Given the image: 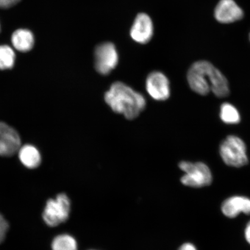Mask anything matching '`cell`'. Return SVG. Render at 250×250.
I'll use <instances>...</instances> for the list:
<instances>
[{"label": "cell", "instance_id": "1", "mask_svg": "<svg viewBox=\"0 0 250 250\" xmlns=\"http://www.w3.org/2000/svg\"><path fill=\"white\" fill-rule=\"evenodd\" d=\"M187 80L193 91L205 96L212 92L218 98L229 94L227 78L210 62L202 61L193 63L187 74Z\"/></svg>", "mask_w": 250, "mask_h": 250}, {"label": "cell", "instance_id": "2", "mask_svg": "<svg viewBox=\"0 0 250 250\" xmlns=\"http://www.w3.org/2000/svg\"><path fill=\"white\" fill-rule=\"evenodd\" d=\"M104 100L112 111L123 114L128 120L138 117L146 105V99L142 94L121 82L112 84L105 93Z\"/></svg>", "mask_w": 250, "mask_h": 250}, {"label": "cell", "instance_id": "3", "mask_svg": "<svg viewBox=\"0 0 250 250\" xmlns=\"http://www.w3.org/2000/svg\"><path fill=\"white\" fill-rule=\"evenodd\" d=\"M70 210L69 198L65 193H59L55 198L46 201L42 211V220L47 226L56 227L68 220Z\"/></svg>", "mask_w": 250, "mask_h": 250}, {"label": "cell", "instance_id": "4", "mask_svg": "<svg viewBox=\"0 0 250 250\" xmlns=\"http://www.w3.org/2000/svg\"><path fill=\"white\" fill-rule=\"evenodd\" d=\"M220 153L222 159L230 167H241L248 164L246 146L237 136H228L221 144Z\"/></svg>", "mask_w": 250, "mask_h": 250}, {"label": "cell", "instance_id": "5", "mask_svg": "<svg viewBox=\"0 0 250 250\" xmlns=\"http://www.w3.org/2000/svg\"><path fill=\"white\" fill-rule=\"evenodd\" d=\"M180 169L185 173L181 181L184 186L201 188L210 185L212 176L210 168L202 162L183 161L179 164Z\"/></svg>", "mask_w": 250, "mask_h": 250}, {"label": "cell", "instance_id": "6", "mask_svg": "<svg viewBox=\"0 0 250 250\" xmlns=\"http://www.w3.org/2000/svg\"><path fill=\"white\" fill-rule=\"evenodd\" d=\"M95 67L99 74L108 75L117 67L119 55L116 47L111 42H104L96 47Z\"/></svg>", "mask_w": 250, "mask_h": 250}, {"label": "cell", "instance_id": "7", "mask_svg": "<svg viewBox=\"0 0 250 250\" xmlns=\"http://www.w3.org/2000/svg\"><path fill=\"white\" fill-rule=\"evenodd\" d=\"M21 146L20 134L13 127L0 121V156L11 157L17 154Z\"/></svg>", "mask_w": 250, "mask_h": 250}, {"label": "cell", "instance_id": "8", "mask_svg": "<svg viewBox=\"0 0 250 250\" xmlns=\"http://www.w3.org/2000/svg\"><path fill=\"white\" fill-rule=\"evenodd\" d=\"M146 87L149 96L157 101H164L170 95V83L160 71H154L146 78Z\"/></svg>", "mask_w": 250, "mask_h": 250}, {"label": "cell", "instance_id": "9", "mask_svg": "<svg viewBox=\"0 0 250 250\" xmlns=\"http://www.w3.org/2000/svg\"><path fill=\"white\" fill-rule=\"evenodd\" d=\"M154 24L149 16L145 13L137 15L130 31L131 38L137 43L145 44L152 38Z\"/></svg>", "mask_w": 250, "mask_h": 250}, {"label": "cell", "instance_id": "10", "mask_svg": "<svg viewBox=\"0 0 250 250\" xmlns=\"http://www.w3.org/2000/svg\"><path fill=\"white\" fill-rule=\"evenodd\" d=\"M244 12L234 0H220L215 8L214 17L221 23H231L242 20Z\"/></svg>", "mask_w": 250, "mask_h": 250}, {"label": "cell", "instance_id": "11", "mask_svg": "<svg viewBox=\"0 0 250 250\" xmlns=\"http://www.w3.org/2000/svg\"><path fill=\"white\" fill-rule=\"evenodd\" d=\"M221 210L229 218L236 217L241 212L250 214V199L240 196L231 197L224 202Z\"/></svg>", "mask_w": 250, "mask_h": 250}, {"label": "cell", "instance_id": "12", "mask_svg": "<svg viewBox=\"0 0 250 250\" xmlns=\"http://www.w3.org/2000/svg\"><path fill=\"white\" fill-rule=\"evenodd\" d=\"M17 154L21 163L28 169H36L42 163V155L39 149L30 144L21 145Z\"/></svg>", "mask_w": 250, "mask_h": 250}, {"label": "cell", "instance_id": "13", "mask_svg": "<svg viewBox=\"0 0 250 250\" xmlns=\"http://www.w3.org/2000/svg\"><path fill=\"white\" fill-rule=\"evenodd\" d=\"M12 42L16 49L21 52H28L33 48L34 37L30 31L18 30L12 34Z\"/></svg>", "mask_w": 250, "mask_h": 250}, {"label": "cell", "instance_id": "14", "mask_svg": "<svg viewBox=\"0 0 250 250\" xmlns=\"http://www.w3.org/2000/svg\"><path fill=\"white\" fill-rule=\"evenodd\" d=\"M52 250H78L77 240L68 234L56 236L51 243Z\"/></svg>", "mask_w": 250, "mask_h": 250}, {"label": "cell", "instance_id": "15", "mask_svg": "<svg viewBox=\"0 0 250 250\" xmlns=\"http://www.w3.org/2000/svg\"><path fill=\"white\" fill-rule=\"evenodd\" d=\"M220 118L224 123L235 125L240 123V115L238 110L230 103L222 104L220 108Z\"/></svg>", "mask_w": 250, "mask_h": 250}, {"label": "cell", "instance_id": "16", "mask_svg": "<svg viewBox=\"0 0 250 250\" xmlns=\"http://www.w3.org/2000/svg\"><path fill=\"white\" fill-rule=\"evenodd\" d=\"M15 61L13 50L7 45L0 46V70L11 69L14 67Z\"/></svg>", "mask_w": 250, "mask_h": 250}, {"label": "cell", "instance_id": "17", "mask_svg": "<svg viewBox=\"0 0 250 250\" xmlns=\"http://www.w3.org/2000/svg\"><path fill=\"white\" fill-rule=\"evenodd\" d=\"M9 229L8 222L0 213V244L4 241Z\"/></svg>", "mask_w": 250, "mask_h": 250}, {"label": "cell", "instance_id": "18", "mask_svg": "<svg viewBox=\"0 0 250 250\" xmlns=\"http://www.w3.org/2000/svg\"><path fill=\"white\" fill-rule=\"evenodd\" d=\"M20 0H0V8H8L12 7Z\"/></svg>", "mask_w": 250, "mask_h": 250}, {"label": "cell", "instance_id": "19", "mask_svg": "<svg viewBox=\"0 0 250 250\" xmlns=\"http://www.w3.org/2000/svg\"><path fill=\"white\" fill-rule=\"evenodd\" d=\"M179 250H197L195 246L191 243H188L184 244L181 246Z\"/></svg>", "mask_w": 250, "mask_h": 250}, {"label": "cell", "instance_id": "20", "mask_svg": "<svg viewBox=\"0 0 250 250\" xmlns=\"http://www.w3.org/2000/svg\"><path fill=\"white\" fill-rule=\"evenodd\" d=\"M245 237L247 241L248 242V243L250 245V221L248 223V225H247L246 229H245Z\"/></svg>", "mask_w": 250, "mask_h": 250}, {"label": "cell", "instance_id": "21", "mask_svg": "<svg viewBox=\"0 0 250 250\" xmlns=\"http://www.w3.org/2000/svg\"></svg>", "mask_w": 250, "mask_h": 250}]
</instances>
